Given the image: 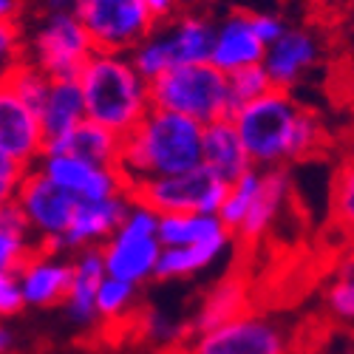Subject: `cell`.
Masks as SVG:
<instances>
[{
    "instance_id": "6da1fadb",
    "label": "cell",
    "mask_w": 354,
    "mask_h": 354,
    "mask_svg": "<svg viewBox=\"0 0 354 354\" xmlns=\"http://www.w3.org/2000/svg\"><path fill=\"white\" fill-rule=\"evenodd\" d=\"M232 120L255 167H289L304 162L323 145L320 120L304 108L292 91L272 88L267 97L232 111Z\"/></svg>"
},
{
    "instance_id": "7a4b0ae2",
    "label": "cell",
    "mask_w": 354,
    "mask_h": 354,
    "mask_svg": "<svg viewBox=\"0 0 354 354\" xmlns=\"http://www.w3.org/2000/svg\"><path fill=\"white\" fill-rule=\"evenodd\" d=\"M204 165V125L190 116L153 108L122 139L120 167L131 193L142 185Z\"/></svg>"
},
{
    "instance_id": "3957f363",
    "label": "cell",
    "mask_w": 354,
    "mask_h": 354,
    "mask_svg": "<svg viewBox=\"0 0 354 354\" xmlns=\"http://www.w3.org/2000/svg\"><path fill=\"white\" fill-rule=\"evenodd\" d=\"M88 120H94L122 139L153 111L151 80L125 51H94L80 71Z\"/></svg>"
},
{
    "instance_id": "277c9868",
    "label": "cell",
    "mask_w": 354,
    "mask_h": 354,
    "mask_svg": "<svg viewBox=\"0 0 354 354\" xmlns=\"http://www.w3.org/2000/svg\"><path fill=\"white\" fill-rule=\"evenodd\" d=\"M97 51L77 12H32L23 17V60L51 80H77Z\"/></svg>"
},
{
    "instance_id": "5b68a950",
    "label": "cell",
    "mask_w": 354,
    "mask_h": 354,
    "mask_svg": "<svg viewBox=\"0 0 354 354\" xmlns=\"http://www.w3.org/2000/svg\"><path fill=\"white\" fill-rule=\"evenodd\" d=\"M151 97L153 108L190 116L201 125L227 120L235 111L230 94V74H224L213 63L179 66L165 71L162 77L151 80Z\"/></svg>"
},
{
    "instance_id": "8992f818",
    "label": "cell",
    "mask_w": 354,
    "mask_h": 354,
    "mask_svg": "<svg viewBox=\"0 0 354 354\" xmlns=\"http://www.w3.org/2000/svg\"><path fill=\"white\" fill-rule=\"evenodd\" d=\"M213 40H216V17L196 9H185L173 20L159 23L131 51V57L147 80H156L170 68L210 63Z\"/></svg>"
},
{
    "instance_id": "52a82bcc",
    "label": "cell",
    "mask_w": 354,
    "mask_h": 354,
    "mask_svg": "<svg viewBox=\"0 0 354 354\" xmlns=\"http://www.w3.org/2000/svg\"><path fill=\"white\" fill-rule=\"evenodd\" d=\"M159 221L162 216L151 204H145L133 196L125 221L102 247L108 275L139 283V286L156 278L159 258L165 250L159 239Z\"/></svg>"
},
{
    "instance_id": "ba28073f",
    "label": "cell",
    "mask_w": 354,
    "mask_h": 354,
    "mask_svg": "<svg viewBox=\"0 0 354 354\" xmlns=\"http://www.w3.org/2000/svg\"><path fill=\"white\" fill-rule=\"evenodd\" d=\"M77 17L100 51L125 54L159 26L147 0H77Z\"/></svg>"
},
{
    "instance_id": "9c48e42d",
    "label": "cell",
    "mask_w": 354,
    "mask_h": 354,
    "mask_svg": "<svg viewBox=\"0 0 354 354\" xmlns=\"http://www.w3.org/2000/svg\"><path fill=\"white\" fill-rule=\"evenodd\" d=\"M230 182H224L218 173H213L207 165H198L193 170L162 176L133 190V196L159 213H218L227 198Z\"/></svg>"
},
{
    "instance_id": "30bf717a",
    "label": "cell",
    "mask_w": 354,
    "mask_h": 354,
    "mask_svg": "<svg viewBox=\"0 0 354 354\" xmlns=\"http://www.w3.org/2000/svg\"><path fill=\"white\" fill-rule=\"evenodd\" d=\"M193 354H289V337L267 315L244 312L207 332H198Z\"/></svg>"
},
{
    "instance_id": "8fae6325",
    "label": "cell",
    "mask_w": 354,
    "mask_h": 354,
    "mask_svg": "<svg viewBox=\"0 0 354 354\" xmlns=\"http://www.w3.org/2000/svg\"><path fill=\"white\" fill-rule=\"evenodd\" d=\"M15 201L23 210V216L28 218V224H32V230L37 232L43 247H54V250L60 247L63 235L68 232L71 218L77 213V204H80L68 190L54 185L37 167L28 170L20 190L15 193Z\"/></svg>"
},
{
    "instance_id": "7c38bea8",
    "label": "cell",
    "mask_w": 354,
    "mask_h": 354,
    "mask_svg": "<svg viewBox=\"0 0 354 354\" xmlns=\"http://www.w3.org/2000/svg\"><path fill=\"white\" fill-rule=\"evenodd\" d=\"M37 170L46 173L54 185L68 190L77 201H94L131 193V185L120 165H100L77 153H51L46 151L37 162Z\"/></svg>"
},
{
    "instance_id": "4fadbf2b",
    "label": "cell",
    "mask_w": 354,
    "mask_h": 354,
    "mask_svg": "<svg viewBox=\"0 0 354 354\" xmlns=\"http://www.w3.org/2000/svg\"><path fill=\"white\" fill-rule=\"evenodd\" d=\"M43 153L46 131L40 111L3 88L0 91V156L32 170L37 167Z\"/></svg>"
},
{
    "instance_id": "5bb4252c",
    "label": "cell",
    "mask_w": 354,
    "mask_h": 354,
    "mask_svg": "<svg viewBox=\"0 0 354 354\" xmlns=\"http://www.w3.org/2000/svg\"><path fill=\"white\" fill-rule=\"evenodd\" d=\"M26 306L32 309H51L63 306L74 281V258L63 250L43 247L17 270Z\"/></svg>"
},
{
    "instance_id": "9a60e30c",
    "label": "cell",
    "mask_w": 354,
    "mask_h": 354,
    "mask_svg": "<svg viewBox=\"0 0 354 354\" xmlns=\"http://www.w3.org/2000/svg\"><path fill=\"white\" fill-rule=\"evenodd\" d=\"M267 43L261 40L252 23V12L247 9H230L221 17H216V40L210 63L221 68L224 74H235L241 68L263 66L267 57Z\"/></svg>"
},
{
    "instance_id": "2e32d148",
    "label": "cell",
    "mask_w": 354,
    "mask_h": 354,
    "mask_svg": "<svg viewBox=\"0 0 354 354\" xmlns=\"http://www.w3.org/2000/svg\"><path fill=\"white\" fill-rule=\"evenodd\" d=\"M323 43L306 26H289L286 35L278 37L263 57V68L272 77V85L281 91H292L301 80H306L320 63Z\"/></svg>"
},
{
    "instance_id": "e0dca14e",
    "label": "cell",
    "mask_w": 354,
    "mask_h": 354,
    "mask_svg": "<svg viewBox=\"0 0 354 354\" xmlns=\"http://www.w3.org/2000/svg\"><path fill=\"white\" fill-rule=\"evenodd\" d=\"M133 193L111 196V198H94V201H80L77 213L71 218L68 232L63 235V241L57 250H63L68 255L88 250V247H105V241L120 230L131 210Z\"/></svg>"
},
{
    "instance_id": "ac0fdd59",
    "label": "cell",
    "mask_w": 354,
    "mask_h": 354,
    "mask_svg": "<svg viewBox=\"0 0 354 354\" xmlns=\"http://www.w3.org/2000/svg\"><path fill=\"white\" fill-rule=\"evenodd\" d=\"M74 258V281L68 289V298L63 304L66 317L80 329H91L100 323L97 315V295L108 275L102 247H88L71 255Z\"/></svg>"
},
{
    "instance_id": "d6986e66",
    "label": "cell",
    "mask_w": 354,
    "mask_h": 354,
    "mask_svg": "<svg viewBox=\"0 0 354 354\" xmlns=\"http://www.w3.org/2000/svg\"><path fill=\"white\" fill-rule=\"evenodd\" d=\"M292 196V176L286 167H263L261 170V185L258 193L252 198V207L247 213L244 227L239 230V239L244 241H258L263 239L275 221L281 218V213L286 210Z\"/></svg>"
},
{
    "instance_id": "ffe728a7",
    "label": "cell",
    "mask_w": 354,
    "mask_h": 354,
    "mask_svg": "<svg viewBox=\"0 0 354 354\" xmlns=\"http://www.w3.org/2000/svg\"><path fill=\"white\" fill-rule=\"evenodd\" d=\"M204 165L218 173L224 182L241 179L247 170L255 167L232 116L204 125Z\"/></svg>"
},
{
    "instance_id": "44dd1931",
    "label": "cell",
    "mask_w": 354,
    "mask_h": 354,
    "mask_svg": "<svg viewBox=\"0 0 354 354\" xmlns=\"http://www.w3.org/2000/svg\"><path fill=\"white\" fill-rule=\"evenodd\" d=\"M40 120H43V131H46V147L57 139L74 133L88 120L80 80H54L51 82V91L40 108Z\"/></svg>"
},
{
    "instance_id": "7402d4cb",
    "label": "cell",
    "mask_w": 354,
    "mask_h": 354,
    "mask_svg": "<svg viewBox=\"0 0 354 354\" xmlns=\"http://www.w3.org/2000/svg\"><path fill=\"white\" fill-rule=\"evenodd\" d=\"M37 250H43V241L17 207V201H3L0 204V272H17Z\"/></svg>"
},
{
    "instance_id": "603a6c76",
    "label": "cell",
    "mask_w": 354,
    "mask_h": 354,
    "mask_svg": "<svg viewBox=\"0 0 354 354\" xmlns=\"http://www.w3.org/2000/svg\"><path fill=\"white\" fill-rule=\"evenodd\" d=\"M46 151H51V153H77V156H85L91 162H100V165H120L122 136L113 133L105 125H100V122H94V120H85L74 133L51 142Z\"/></svg>"
},
{
    "instance_id": "cb8c5ba5",
    "label": "cell",
    "mask_w": 354,
    "mask_h": 354,
    "mask_svg": "<svg viewBox=\"0 0 354 354\" xmlns=\"http://www.w3.org/2000/svg\"><path fill=\"white\" fill-rule=\"evenodd\" d=\"M230 244H232V235L230 239L193 244V247H165L159 258L156 281H182L210 270L213 263H218L230 252Z\"/></svg>"
},
{
    "instance_id": "d4e9b609",
    "label": "cell",
    "mask_w": 354,
    "mask_h": 354,
    "mask_svg": "<svg viewBox=\"0 0 354 354\" xmlns=\"http://www.w3.org/2000/svg\"><path fill=\"white\" fill-rule=\"evenodd\" d=\"M235 235L218 213H167L159 221V239L165 247H193Z\"/></svg>"
},
{
    "instance_id": "484cf974",
    "label": "cell",
    "mask_w": 354,
    "mask_h": 354,
    "mask_svg": "<svg viewBox=\"0 0 354 354\" xmlns=\"http://www.w3.org/2000/svg\"><path fill=\"white\" fill-rule=\"evenodd\" d=\"M247 301L250 298H247L244 281L224 278L221 283H216L210 289V295H204V304H201V309L196 315V323H193L196 335L207 332V329H216V326H221V323L244 315L247 312Z\"/></svg>"
},
{
    "instance_id": "4316f807",
    "label": "cell",
    "mask_w": 354,
    "mask_h": 354,
    "mask_svg": "<svg viewBox=\"0 0 354 354\" xmlns=\"http://www.w3.org/2000/svg\"><path fill=\"white\" fill-rule=\"evenodd\" d=\"M51 82L54 80L43 68H37L35 63H28V60H20L17 66L3 71V88L6 91H12L15 97H20L23 102H28L37 111L43 108V102H46V97L51 91Z\"/></svg>"
},
{
    "instance_id": "83f0119b",
    "label": "cell",
    "mask_w": 354,
    "mask_h": 354,
    "mask_svg": "<svg viewBox=\"0 0 354 354\" xmlns=\"http://www.w3.org/2000/svg\"><path fill=\"white\" fill-rule=\"evenodd\" d=\"M139 301V283L122 281V278H113L105 275L100 295H97V315L100 323H116V320H128L133 315V306Z\"/></svg>"
},
{
    "instance_id": "f1b7e54d",
    "label": "cell",
    "mask_w": 354,
    "mask_h": 354,
    "mask_svg": "<svg viewBox=\"0 0 354 354\" xmlns=\"http://www.w3.org/2000/svg\"><path fill=\"white\" fill-rule=\"evenodd\" d=\"M261 170H263V167H252V170H247V173L241 176V179L230 182V190H227V198H224V204H221L218 216H221V221H224L235 235H239V230L244 227L247 213H250V207H252V198H255L258 185H261Z\"/></svg>"
},
{
    "instance_id": "f546056e",
    "label": "cell",
    "mask_w": 354,
    "mask_h": 354,
    "mask_svg": "<svg viewBox=\"0 0 354 354\" xmlns=\"http://www.w3.org/2000/svg\"><path fill=\"white\" fill-rule=\"evenodd\" d=\"M332 213L346 230L354 232V153L337 165L332 179Z\"/></svg>"
},
{
    "instance_id": "4dcf8cb0",
    "label": "cell",
    "mask_w": 354,
    "mask_h": 354,
    "mask_svg": "<svg viewBox=\"0 0 354 354\" xmlns=\"http://www.w3.org/2000/svg\"><path fill=\"white\" fill-rule=\"evenodd\" d=\"M272 88H275L272 77L267 74V68H263V66H252V68H241V71L230 74V94H232L235 108L267 97Z\"/></svg>"
},
{
    "instance_id": "1f68e13d",
    "label": "cell",
    "mask_w": 354,
    "mask_h": 354,
    "mask_svg": "<svg viewBox=\"0 0 354 354\" xmlns=\"http://www.w3.org/2000/svg\"><path fill=\"white\" fill-rule=\"evenodd\" d=\"M326 309L335 320L354 323V261H348L346 267L335 275V281L326 289Z\"/></svg>"
},
{
    "instance_id": "d6a6232c",
    "label": "cell",
    "mask_w": 354,
    "mask_h": 354,
    "mask_svg": "<svg viewBox=\"0 0 354 354\" xmlns=\"http://www.w3.org/2000/svg\"><path fill=\"white\" fill-rule=\"evenodd\" d=\"M23 60V20H0V63L3 71Z\"/></svg>"
},
{
    "instance_id": "836d02e7",
    "label": "cell",
    "mask_w": 354,
    "mask_h": 354,
    "mask_svg": "<svg viewBox=\"0 0 354 354\" xmlns=\"http://www.w3.org/2000/svg\"><path fill=\"white\" fill-rule=\"evenodd\" d=\"M26 309V295L17 272H0V312L3 317H15Z\"/></svg>"
},
{
    "instance_id": "e575fe53",
    "label": "cell",
    "mask_w": 354,
    "mask_h": 354,
    "mask_svg": "<svg viewBox=\"0 0 354 354\" xmlns=\"http://www.w3.org/2000/svg\"><path fill=\"white\" fill-rule=\"evenodd\" d=\"M252 23H255V32L261 35V40L267 43V46H272L278 37H283L286 28H289L286 17L278 15V12H272V9H255L252 12Z\"/></svg>"
},
{
    "instance_id": "d590c367",
    "label": "cell",
    "mask_w": 354,
    "mask_h": 354,
    "mask_svg": "<svg viewBox=\"0 0 354 354\" xmlns=\"http://www.w3.org/2000/svg\"><path fill=\"white\" fill-rule=\"evenodd\" d=\"M26 176H28V167L0 156V198H3V201L15 198V193L20 190Z\"/></svg>"
},
{
    "instance_id": "8d00e7d4",
    "label": "cell",
    "mask_w": 354,
    "mask_h": 354,
    "mask_svg": "<svg viewBox=\"0 0 354 354\" xmlns=\"http://www.w3.org/2000/svg\"><path fill=\"white\" fill-rule=\"evenodd\" d=\"M142 323H145L147 335H151L153 340H176V337H179V323H173V317L159 312V309L147 312Z\"/></svg>"
},
{
    "instance_id": "74e56055",
    "label": "cell",
    "mask_w": 354,
    "mask_h": 354,
    "mask_svg": "<svg viewBox=\"0 0 354 354\" xmlns=\"http://www.w3.org/2000/svg\"><path fill=\"white\" fill-rule=\"evenodd\" d=\"M147 6H151V12L156 15L159 23H167L176 15L185 12V0H147Z\"/></svg>"
},
{
    "instance_id": "f35d334b",
    "label": "cell",
    "mask_w": 354,
    "mask_h": 354,
    "mask_svg": "<svg viewBox=\"0 0 354 354\" xmlns=\"http://www.w3.org/2000/svg\"><path fill=\"white\" fill-rule=\"evenodd\" d=\"M32 12H77V0H28Z\"/></svg>"
},
{
    "instance_id": "ab89813d",
    "label": "cell",
    "mask_w": 354,
    "mask_h": 354,
    "mask_svg": "<svg viewBox=\"0 0 354 354\" xmlns=\"http://www.w3.org/2000/svg\"><path fill=\"white\" fill-rule=\"evenodd\" d=\"M12 346H15V335H12V329H9V326H3V329H0V351L9 354V351H12Z\"/></svg>"
},
{
    "instance_id": "60d3db41",
    "label": "cell",
    "mask_w": 354,
    "mask_h": 354,
    "mask_svg": "<svg viewBox=\"0 0 354 354\" xmlns=\"http://www.w3.org/2000/svg\"><path fill=\"white\" fill-rule=\"evenodd\" d=\"M351 354H354V351H351Z\"/></svg>"
},
{
    "instance_id": "b9f144b4",
    "label": "cell",
    "mask_w": 354,
    "mask_h": 354,
    "mask_svg": "<svg viewBox=\"0 0 354 354\" xmlns=\"http://www.w3.org/2000/svg\"><path fill=\"white\" fill-rule=\"evenodd\" d=\"M190 354H193V351H190Z\"/></svg>"
}]
</instances>
